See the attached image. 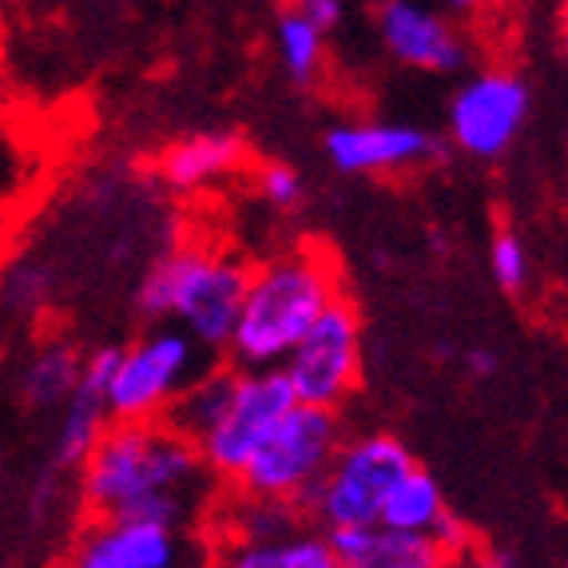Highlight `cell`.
Returning a JSON list of instances; mask_svg holds the SVG:
<instances>
[{"label": "cell", "mask_w": 568, "mask_h": 568, "mask_svg": "<svg viewBox=\"0 0 568 568\" xmlns=\"http://www.w3.org/2000/svg\"><path fill=\"white\" fill-rule=\"evenodd\" d=\"M243 160L246 148L235 132H195L187 140L171 143L160 160V171L175 191H203L211 183L227 180Z\"/></svg>", "instance_id": "2e32d148"}, {"label": "cell", "mask_w": 568, "mask_h": 568, "mask_svg": "<svg viewBox=\"0 0 568 568\" xmlns=\"http://www.w3.org/2000/svg\"><path fill=\"white\" fill-rule=\"evenodd\" d=\"M378 37L398 64L422 72H462L469 64V40L457 29L449 12L414 4V0H389L378 9Z\"/></svg>", "instance_id": "30bf717a"}, {"label": "cell", "mask_w": 568, "mask_h": 568, "mask_svg": "<svg viewBox=\"0 0 568 568\" xmlns=\"http://www.w3.org/2000/svg\"><path fill=\"white\" fill-rule=\"evenodd\" d=\"M414 469V454L394 434L346 437L331 469L306 497V521L318 532H351L382 521L389 489Z\"/></svg>", "instance_id": "277c9868"}, {"label": "cell", "mask_w": 568, "mask_h": 568, "mask_svg": "<svg viewBox=\"0 0 568 568\" xmlns=\"http://www.w3.org/2000/svg\"><path fill=\"white\" fill-rule=\"evenodd\" d=\"M446 497H442V485L426 474V469H409L386 497V509H382V521L386 529H402V532H434V525L442 521L446 513Z\"/></svg>", "instance_id": "d6986e66"}, {"label": "cell", "mask_w": 568, "mask_h": 568, "mask_svg": "<svg viewBox=\"0 0 568 568\" xmlns=\"http://www.w3.org/2000/svg\"><path fill=\"white\" fill-rule=\"evenodd\" d=\"M215 477L171 422H112L80 465L84 505L104 521H152L187 532Z\"/></svg>", "instance_id": "6da1fadb"}, {"label": "cell", "mask_w": 568, "mask_h": 568, "mask_svg": "<svg viewBox=\"0 0 568 568\" xmlns=\"http://www.w3.org/2000/svg\"><path fill=\"white\" fill-rule=\"evenodd\" d=\"M298 406L286 386L283 369H235V389L207 437L195 442L203 465L215 481H239L246 462L255 457L271 429L283 422L291 409Z\"/></svg>", "instance_id": "ba28073f"}, {"label": "cell", "mask_w": 568, "mask_h": 568, "mask_svg": "<svg viewBox=\"0 0 568 568\" xmlns=\"http://www.w3.org/2000/svg\"><path fill=\"white\" fill-rule=\"evenodd\" d=\"M429 537L437 540V549L446 552V557H454V552H465V549H474V545H477L474 529H469V525H465L454 509L442 513V521L434 525V532H429Z\"/></svg>", "instance_id": "484cf974"}, {"label": "cell", "mask_w": 568, "mask_h": 568, "mask_svg": "<svg viewBox=\"0 0 568 568\" xmlns=\"http://www.w3.org/2000/svg\"><path fill=\"white\" fill-rule=\"evenodd\" d=\"M275 52L283 60L286 77L306 84L326 64V32L303 17V9H283L275 17Z\"/></svg>", "instance_id": "44dd1931"}, {"label": "cell", "mask_w": 568, "mask_h": 568, "mask_svg": "<svg viewBox=\"0 0 568 568\" xmlns=\"http://www.w3.org/2000/svg\"><path fill=\"white\" fill-rule=\"evenodd\" d=\"M283 378L294 402L338 414L362 382V323L351 298L334 303L283 362Z\"/></svg>", "instance_id": "52a82bcc"}, {"label": "cell", "mask_w": 568, "mask_h": 568, "mask_svg": "<svg viewBox=\"0 0 568 568\" xmlns=\"http://www.w3.org/2000/svg\"><path fill=\"white\" fill-rule=\"evenodd\" d=\"M231 389H235V369H203L200 378L187 386V394L175 402L168 422L183 437L200 442V437H207L215 429L219 417H223V409L231 402Z\"/></svg>", "instance_id": "ffe728a7"}, {"label": "cell", "mask_w": 568, "mask_h": 568, "mask_svg": "<svg viewBox=\"0 0 568 568\" xmlns=\"http://www.w3.org/2000/svg\"><path fill=\"white\" fill-rule=\"evenodd\" d=\"M331 549L338 568H442L446 552L426 532H402L386 525L331 532Z\"/></svg>", "instance_id": "5bb4252c"}, {"label": "cell", "mask_w": 568, "mask_h": 568, "mask_svg": "<svg viewBox=\"0 0 568 568\" xmlns=\"http://www.w3.org/2000/svg\"><path fill=\"white\" fill-rule=\"evenodd\" d=\"M203 374V351L175 326H155L132 346H120V366L108 386L112 422H168L175 402Z\"/></svg>", "instance_id": "8992f818"}, {"label": "cell", "mask_w": 568, "mask_h": 568, "mask_svg": "<svg viewBox=\"0 0 568 568\" xmlns=\"http://www.w3.org/2000/svg\"><path fill=\"white\" fill-rule=\"evenodd\" d=\"M342 298V266L318 243H303L271 263L251 266L243 311L227 346L235 369H283L294 346Z\"/></svg>", "instance_id": "7a4b0ae2"}, {"label": "cell", "mask_w": 568, "mask_h": 568, "mask_svg": "<svg viewBox=\"0 0 568 568\" xmlns=\"http://www.w3.org/2000/svg\"><path fill=\"white\" fill-rule=\"evenodd\" d=\"M32 175H37V155L12 128H0V227L29 195Z\"/></svg>", "instance_id": "7402d4cb"}, {"label": "cell", "mask_w": 568, "mask_h": 568, "mask_svg": "<svg viewBox=\"0 0 568 568\" xmlns=\"http://www.w3.org/2000/svg\"><path fill=\"white\" fill-rule=\"evenodd\" d=\"M529 120V84L517 72L485 68L454 92L449 135L462 152L477 160H497Z\"/></svg>", "instance_id": "9c48e42d"}, {"label": "cell", "mask_w": 568, "mask_h": 568, "mask_svg": "<svg viewBox=\"0 0 568 568\" xmlns=\"http://www.w3.org/2000/svg\"><path fill=\"white\" fill-rule=\"evenodd\" d=\"M246 283H251V266L231 251L180 246L148 271L135 303L143 318L171 323L203 354H215L231 346Z\"/></svg>", "instance_id": "3957f363"}, {"label": "cell", "mask_w": 568, "mask_h": 568, "mask_svg": "<svg viewBox=\"0 0 568 568\" xmlns=\"http://www.w3.org/2000/svg\"><path fill=\"white\" fill-rule=\"evenodd\" d=\"M442 568H509V560L505 557H493V552L485 549H465V552H454V557H446V565Z\"/></svg>", "instance_id": "83f0119b"}, {"label": "cell", "mask_w": 568, "mask_h": 568, "mask_svg": "<svg viewBox=\"0 0 568 568\" xmlns=\"http://www.w3.org/2000/svg\"><path fill=\"white\" fill-rule=\"evenodd\" d=\"M255 183H258V195L278 211H291L294 203L303 200V175L294 168H286V163H266Z\"/></svg>", "instance_id": "d4e9b609"}, {"label": "cell", "mask_w": 568, "mask_h": 568, "mask_svg": "<svg viewBox=\"0 0 568 568\" xmlns=\"http://www.w3.org/2000/svg\"><path fill=\"white\" fill-rule=\"evenodd\" d=\"M560 20H565L560 29H565V48H568V4H565V9H560Z\"/></svg>", "instance_id": "f546056e"}, {"label": "cell", "mask_w": 568, "mask_h": 568, "mask_svg": "<svg viewBox=\"0 0 568 568\" xmlns=\"http://www.w3.org/2000/svg\"><path fill=\"white\" fill-rule=\"evenodd\" d=\"M465 366H469V374H477V378H493V374H497V354L493 351H469L465 354Z\"/></svg>", "instance_id": "f1b7e54d"}, {"label": "cell", "mask_w": 568, "mask_h": 568, "mask_svg": "<svg viewBox=\"0 0 568 568\" xmlns=\"http://www.w3.org/2000/svg\"><path fill=\"white\" fill-rule=\"evenodd\" d=\"M326 155L346 175L406 171L437 155V140L409 123H338L326 132Z\"/></svg>", "instance_id": "4fadbf2b"}, {"label": "cell", "mask_w": 568, "mask_h": 568, "mask_svg": "<svg viewBox=\"0 0 568 568\" xmlns=\"http://www.w3.org/2000/svg\"><path fill=\"white\" fill-rule=\"evenodd\" d=\"M80 366H84V354L77 346H68L64 338L40 342L32 358L24 362V374H20V398L32 409H60L72 389L80 382Z\"/></svg>", "instance_id": "e0dca14e"}, {"label": "cell", "mask_w": 568, "mask_h": 568, "mask_svg": "<svg viewBox=\"0 0 568 568\" xmlns=\"http://www.w3.org/2000/svg\"><path fill=\"white\" fill-rule=\"evenodd\" d=\"M0 294H4V303L12 306V311H37L40 303H44V294H48V278L40 266L32 263H20L12 266L9 275H4V286H0Z\"/></svg>", "instance_id": "cb8c5ba5"}, {"label": "cell", "mask_w": 568, "mask_h": 568, "mask_svg": "<svg viewBox=\"0 0 568 568\" xmlns=\"http://www.w3.org/2000/svg\"><path fill=\"white\" fill-rule=\"evenodd\" d=\"M115 366H120V346H100V351L84 354L77 389H72V398L60 406L52 469H80V465L88 462V454L95 449V442L104 437V429L112 426V414H108V386H112Z\"/></svg>", "instance_id": "7c38bea8"}, {"label": "cell", "mask_w": 568, "mask_h": 568, "mask_svg": "<svg viewBox=\"0 0 568 568\" xmlns=\"http://www.w3.org/2000/svg\"><path fill=\"white\" fill-rule=\"evenodd\" d=\"M489 266H493V278L505 291H525L529 286V251H525V243L513 231H501V235L493 239Z\"/></svg>", "instance_id": "603a6c76"}, {"label": "cell", "mask_w": 568, "mask_h": 568, "mask_svg": "<svg viewBox=\"0 0 568 568\" xmlns=\"http://www.w3.org/2000/svg\"><path fill=\"white\" fill-rule=\"evenodd\" d=\"M187 537L152 521L95 517L72 549V568H183Z\"/></svg>", "instance_id": "8fae6325"}, {"label": "cell", "mask_w": 568, "mask_h": 568, "mask_svg": "<svg viewBox=\"0 0 568 568\" xmlns=\"http://www.w3.org/2000/svg\"><path fill=\"white\" fill-rule=\"evenodd\" d=\"M306 525L311 521H306L303 505L243 497V493H235V501L219 513V537H231V540H271L306 529Z\"/></svg>", "instance_id": "ac0fdd59"}, {"label": "cell", "mask_w": 568, "mask_h": 568, "mask_svg": "<svg viewBox=\"0 0 568 568\" xmlns=\"http://www.w3.org/2000/svg\"><path fill=\"white\" fill-rule=\"evenodd\" d=\"M342 417L326 409L294 406L291 414L271 429L255 457L239 474L235 493L243 497H266V501L306 505L314 485L323 481L334 454L342 449Z\"/></svg>", "instance_id": "5b68a950"}, {"label": "cell", "mask_w": 568, "mask_h": 568, "mask_svg": "<svg viewBox=\"0 0 568 568\" xmlns=\"http://www.w3.org/2000/svg\"><path fill=\"white\" fill-rule=\"evenodd\" d=\"M298 9H303V17L311 20V24H318L323 32H334L342 24V17H346V4H342V0H303Z\"/></svg>", "instance_id": "4316f807"}, {"label": "cell", "mask_w": 568, "mask_h": 568, "mask_svg": "<svg viewBox=\"0 0 568 568\" xmlns=\"http://www.w3.org/2000/svg\"><path fill=\"white\" fill-rule=\"evenodd\" d=\"M211 568H338L326 532L314 525L271 540H231L219 537Z\"/></svg>", "instance_id": "9a60e30c"}]
</instances>
